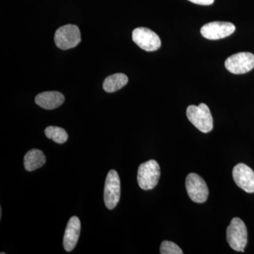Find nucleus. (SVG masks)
I'll return each instance as SVG.
<instances>
[{
	"label": "nucleus",
	"instance_id": "7ed1b4c3",
	"mask_svg": "<svg viewBox=\"0 0 254 254\" xmlns=\"http://www.w3.org/2000/svg\"><path fill=\"white\" fill-rule=\"evenodd\" d=\"M160 177V168L154 160H150L138 167V180L140 188L143 190L154 189L158 185Z\"/></svg>",
	"mask_w": 254,
	"mask_h": 254
},
{
	"label": "nucleus",
	"instance_id": "f3484780",
	"mask_svg": "<svg viewBox=\"0 0 254 254\" xmlns=\"http://www.w3.org/2000/svg\"><path fill=\"white\" fill-rule=\"evenodd\" d=\"M188 1L192 3H194V4L207 6V5L213 4L215 0H188Z\"/></svg>",
	"mask_w": 254,
	"mask_h": 254
},
{
	"label": "nucleus",
	"instance_id": "ddd939ff",
	"mask_svg": "<svg viewBox=\"0 0 254 254\" xmlns=\"http://www.w3.org/2000/svg\"><path fill=\"white\" fill-rule=\"evenodd\" d=\"M46 158L41 150L32 149L24 156V168L28 172L41 168L46 164Z\"/></svg>",
	"mask_w": 254,
	"mask_h": 254
},
{
	"label": "nucleus",
	"instance_id": "20e7f679",
	"mask_svg": "<svg viewBox=\"0 0 254 254\" xmlns=\"http://www.w3.org/2000/svg\"><path fill=\"white\" fill-rule=\"evenodd\" d=\"M81 41V32L76 25H65L58 28L55 33V44L61 50H66L75 48Z\"/></svg>",
	"mask_w": 254,
	"mask_h": 254
},
{
	"label": "nucleus",
	"instance_id": "6e6552de",
	"mask_svg": "<svg viewBox=\"0 0 254 254\" xmlns=\"http://www.w3.org/2000/svg\"><path fill=\"white\" fill-rule=\"evenodd\" d=\"M225 68L234 74H243L254 68V55L239 53L229 57L225 63Z\"/></svg>",
	"mask_w": 254,
	"mask_h": 254
},
{
	"label": "nucleus",
	"instance_id": "9b49d317",
	"mask_svg": "<svg viewBox=\"0 0 254 254\" xmlns=\"http://www.w3.org/2000/svg\"><path fill=\"white\" fill-rule=\"evenodd\" d=\"M81 232V222L78 217L73 216L68 220L64 236L63 246L66 252H71L77 244Z\"/></svg>",
	"mask_w": 254,
	"mask_h": 254
},
{
	"label": "nucleus",
	"instance_id": "2eb2a0df",
	"mask_svg": "<svg viewBox=\"0 0 254 254\" xmlns=\"http://www.w3.org/2000/svg\"><path fill=\"white\" fill-rule=\"evenodd\" d=\"M46 136L49 139L53 140L55 143L63 144L67 141L68 134L63 128L58 127L50 126L47 127L45 130Z\"/></svg>",
	"mask_w": 254,
	"mask_h": 254
},
{
	"label": "nucleus",
	"instance_id": "f03ea898",
	"mask_svg": "<svg viewBox=\"0 0 254 254\" xmlns=\"http://www.w3.org/2000/svg\"><path fill=\"white\" fill-rule=\"evenodd\" d=\"M247 229L243 220L234 218L227 229V241L232 250L244 252L247 244Z\"/></svg>",
	"mask_w": 254,
	"mask_h": 254
},
{
	"label": "nucleus",
	"instance_id": "4468645a",
	"mask_svg": "<svg viewBox=\"0 0 254 254\" xmlns=\"http://www.w3.org/2000/svg\"><path fill=\"white\" fill-rule=\"evenodd\" d=\"M128 77L124 73H115L105 78L103 89L107 93H114L123 88L128 83Z\"/></svg>",
	"mask_w": 254,
	"mask_h": 254
},
{
	"label": "nucleus",
	"instance_id": "39448f33",
	"mask_svg": "<svg viewBox=\"0 0 254 254\" xmlns=\"http://www.w3.org/2000/svg\"><path fill=\"white\" fill-rule=\"evenodd\" d=\"M121 195V184L118 173L110 170L107 175L104 188V201L107 208L113 210L118 205Z\"/></svg>",
	"mask_w": 254,
	"mask_h": 254
},
{
	"label": "nucleus",
	"instance_id": "f8f14e48",
	"mask_svg": "<svg viewBox=\"0 0 254 254\" xmlns=\"http://www.w3.org/2000/svg\"><path fill=\"white\" fill-rule=\"evenodd\" d=\"M64 96L58 91H47L36 97V104L43 109L54 110L59 108L64 102Z\"/></svg>",
	"mask_w": 254,
	"mask_h": 254
},
{
	"label": "nucleus",
	"instance_id": "f257e3e1",
	"mask_svg": "<svg viewBox=\"0 0 254 254\" xmlns=\"http://www.w3.org/2000/svg\"><path fill=\"white\" fill-rule=\"evenodd\" d=\"M187 116L190 123L203 133H208L213 129V117L208 107L204 103H200L198 106H189Z\"/></svg>",
	"mask_w": 254,
	"mask_h": 254
},
{
	"label": "nucleus",
	"instance_id": "0eeeda50",
	"mask_svg": "<svg viewBox=\"0 0 254 254\" xmlns=\"http://www.w3.org/2000/svg\"><path fill=\"white\" fill-rule=\"evenodd\" d=\"M132 39L137 46L147 52L155 51L161 46V40L149 28H135L132 33Z\"/></svg>",
	"mask_w": 254,
	"mask_h": 254
},
{
	"label": "nucleus",
	"instance_id": "9d476101",
	"mask_svg": "<svg viewBox=\"0 0 254 254\" xmlns=\"http://www.w3.org/2000/svg\"><path fill=\"white\" fill-rule=\"evenodd\" d=\"M234 181L237 186L247 192L254 193V172L244 163L235 165L232 170Z\"/></svg>",
	"mask_w": 254,
	"mask_h": 254
},
{
	"label": "nucleus",
	"instance_id": "1a4fd4ad",
	"mask_svg": "<svg viewBox=\"0 0 254 254\" xmlns=\"http://www.w3.org/2000/svg\"><path fill=\"white\" fill-rule=\"evenodd\" d=\"M233 23L214 21L205 24L200 29L202 36L208 40H219L226 38L235 31Z\"/></svg>",
	"mask_w": 254,
	"mask_h": 254
},
{
	"label": "nucleus",
	"instance_id": "423d86ee",
	"mask_svg": "<svg viewBox=\"0 0 254 254\" xmlns=\"http://www.w3.org/2000/svg\"><path fill=\"white\" fill-rule=\"evenodd\" d=\"M187 193L190 199L198 203H204L208 199V186L201 177L195 173H190L186 179Z\"/></svg>",
	"mask_w": 254,
	"mask_h": 254
},
{
	"label": "nucleus",
	"instance_id": "dca6fc26",
	"mask_svg": "<svg viewBox=\"0 0 254 254\" xmlns=\"http://www.w3.org/2000/svg\"><path fill=\"white\" fill-rule=\"evenodd\" d=\"M160 252L161 254H182L183 252L178 245L170 241H164L160 246Z\"/></svg>",
	"mask_w": 254,
	"mask_h": 254
}]
</instances>
